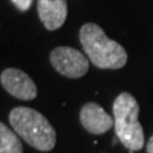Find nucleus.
Here are the masks:
<instances>
[{"label":"nucleus","instance_id":"nucleus-3","mask_svg":"<svg viewBox=\"0 0 153 153\" xmlns=\"http://www.w3.org/2000/svg\"><path fill=\"white\" fill-rule=\"evenodd\" d=\"M115 131L119 140L133 153L140 151L144 146V133L139 123V105L130 93L123 92L114 102Z\"/></svg>","mask_w":153,"mask_h":153},{"label":"nucleus","instance_id":"nucleus-9","mask_svg":"<svg viewBox=\"0 0 153 153\" xmlns=\"http://www.w3.org/2000/svg\"><path fill=\"white\" fill-rule=\"evenodd\" d=\"M12 1H13L14 5H16V7L19 9V10L27 12L28 9L31 8L33 0H12Z\"/></svg>","mask_w":153,"mask_h":153},{"label":"nucleus","instance_id":"nucleus-8","mask_svg":"<svg viewBox=\"0 0 153 153\" xmlns=\"http://www.w3.org/2000/svg\"><path fill=\"white\" fill-rule=\"evenodd\" d=\"M0 153H23V146L17 133L0 121Z\"/></svg>","mask_w":153,"mask_h":153},{"label":"nucleus","instance_id":"nucleus-7","mask_svg":"<svg viewBox=\"0 0 153 153\" xmlns=\"http://www.w3.org/2000/svg\"><path fill=\"white\" fill-rule=\"evenodd\" d=\"M37 12L46 30L55 31L65 23L68 4L66 0H37Z\"/></svg>","mask_w":153,"mask_h":153},{"label":"nucleus","instance_id":"nucleus-6","mask_svg":"<svg viewBox=\"0 0 153 153\" xmlns=\"http://www.w3.org/2000/svg\"><path fill=\"white\" fill-rule=\"evenodd\" d=\"M79 119L83 128L92 134H103L108 131L115 120L96 102H88L80 110Z\"/></svg>","mask_w":153,"mask_h":153},{"label":"nucleus","instance_id":"nucleus-5","mask_svg":"<svg viewBox=\"0 0 153 153\" xmlns=\"http://www.w3.org/2000/svg\"><path fill=\"white\" fill-rule=\"evenodd\" d=\"M0 82L9 94L14 96L18 100L31 101L37 97V87L35 82L30 75L19 69H5L0 75Z\"/></svg>","mask_w":153,"mask_h":153},{"label":"nucleus","instance_id":"nucleus-10","mask_svg":"<svg viewBox=\"0 0 153 153\" xmlns=\"http://www.w3.org/2000/svg\"><path fill=\"white\" fill-rule=\"evenodd\" d=\"M147 153H153V135L149 138L147 143Z\"/></svg>","mask_w":153,"mask_h":153},{"label":"nucleus","instance_id":"nucleus-4","mask_svg":"<svg viewBox=\"0 0 153 153\" xmlns=\"http://www.w3.org/2000/svg\"><path fill=\"white\" fill-rule=\"evenodd\" d=\"M50 63L59 74L68 78H80L87 74L89 61L82 52L68 46H60L51 51Z\"/></svg>","mask_w":153,"mask_h":153},{"label":"nucleus","instance_id":"nucleus-2","mask_svg":"<svg viewBox=\"0 0 153 153\" xmlns=\"http://www.w3.org/2000/svg\"><path fill=\"white\" fill-rule=\"evenodd\" d=\"M9 123L22 139L41 152H49L55 147L56 131L41 112L33 108L18 106L9 114Z\"/></svg>","mask_w":153,"mask_h":153},{"label":"nucleus","instance_id":"nucleus-1","mask_svg":"<svg viewBox=\"0 0 153 153\" xmlns=\"http://www.w3.org/2000/svg\"><path fill=\"white\" fill-rule=\"evenodd\" d=\"M79 40L91 63L100 69H120L126 64L128 54L116 41L108 38L94 23H87L79 31Z\"/></svg>","mask_w":153,"mask_h":153}]
</instances>
